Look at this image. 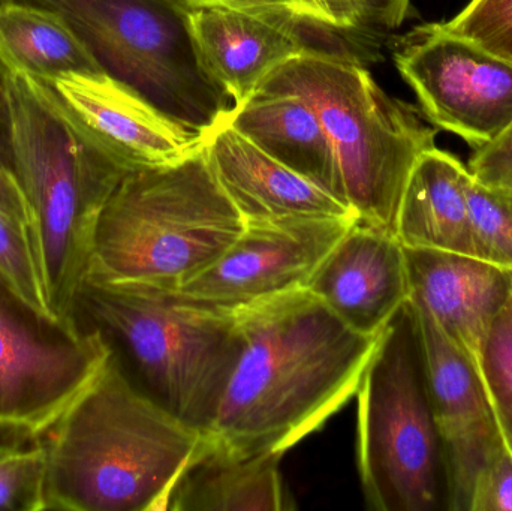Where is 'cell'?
Returning a JSON list of instances; mask_svg holds the SVG:
<instances>
[{
    "label": "cell",
    "mask_w": 512,
    "mask_h": 511,
    "mask_svg": "<svg viewBox=\"0 0 512 511\" xmlns=\"http://www.w3.org/2000/svg\"><path fill=\"white\" fill-rule=\"evenodd\" d=\"M234 315L242 347L198 453L285 455L357 395L381 335H361L306 287Z\"/></svg>",
    "instance_id": "obj_1"
},
{
    "label": "cell",
    "mask_w": 512,
    "mask_h": 511,
    "mask_svg": "<svg viewBox=\"0 0 512 511\" xmlns=\"http://www.w3.org/2000/svg\"><path fill=\"white\" fill-rule=\"evenodd\" d=\"M0 114L30 209V240L51 323L78 326L96 225L131 173L65 107L50 84L0 54Z\"/></svg>",
    "instance_id": "obj_2"
},
{
    "label": "cell",
    "mask_w": 512,
    "mask_h": 511,
    "mask_svg": "<svg viewBox=\"0 0 512 511\" xmlns=\"http://www.w3.org/2000/svg\"><path fill=\"white\" fill-rule=\"evenodd\" d=\"M41 437L44 510L167 511L203 432L144 393L111 350Z\"/></svg>",
    "instance_id": "obj_3"
},
{
    "label": "cell",
    "mask_w": 512,
    "mask_h": 511,
    "mask_svg": "<svg viewBox=\"0 0 512 511\" xmlns=\"http://www.w3.org/2000/svg\"><path fill=\"white\" fill-rule=\"evenodd\" d=\"M245 227L203 146L120 182L99 216L86 279L177 290L216 263Z\"/></svg>",
    "instance_id": "obj_4"
},
{
    "label": "cell",
    "mask_w": 512,
    "mask_h": 511,
    "mask_svg": "<svg viewBox=\"0 0 512 511\" xmlns=\"http://www.w3.org/2000/svg\"><path fill=\"white\" fill-rule=\"evenodd\" d=\"M256 92L292 93L324 126L357 221L396 234L397 213L415 164L436 147L435 126L388 95L352 57L307 48L276 69Z\"/></svg>",
    "instance_id": "obj_5"
},
{
    "label": "cell",
    "mask_w": 512,
    "mask_h": 511,
    "mask_svg": "<svg viewBox=\"0 0 512 511\" xmlns=\"http://www.w3.org/2000/svg\"><path fill=\"white\" fill-rule=\"evenodd\" d=\"M78 308L126 356L129 377L144 393L183 422L207 428L242 347L234 311L173 290L93 279L83 282Z\"/></svg>",
    "instance_id": "obj_6"
},
{
    "label": "cell",
    "mask_w": 512,
    "mask_h": 511,
    "mask_svg": "<svg viewBox=\"0 0 512 511\" xmlns=\"http://www.w3.org/2000/svg\"><path fill=\"white\" fill-rule=\"evenodd\" d=\"M355 396L358 473L370 509L445 510L444 455L409 302L379 336Z\"/></svg>",
    "instance_id": "obj_7"
},
{
    "label": "cell",
    "mask_w": 512,
    "mask_h": 511,
    "mask_svg": "<svg viewBox=\"0 0 512 511\" xmlns=\"http://www.w3.org/2000/svg\"><path fill=\"white\" fill-rule=\"evenodd\" d=\"M62 15L107 74L206 135L230 96L201 68L183 0H15Z\"/></svg>",
    "instance_id": "obj_8"
},
{
    "label": "cell",
    "mask_w": 512,
    "mask_h": 511,
    "mask_svg": "<svg viewBox=\"0 0 512 511\" xmlns=\"http://www.w3.org/2000/svg\"><path fill=\"white\" fill-rule=\"evenodd\" d=\"M394 65L417 96L421 114L472 149L501 135L512 122V65L441 23L400 36Z\"/></svg>",
    "instance_id": "obj_9"
},
{
    "label": "cell",
    "mask_w": 512,
    "mask_h": 511,
    "mask_svg": "<svg viewBox=\"0 0 512 511\" xmlns=\"http://www.w3.org/2000/svg\"><path fill=\"white\" fill-rule=\"evenodd\" d=\"M0 300V429L41 437L89 386L111 354L92 327H53ZM54 326V324H53Z\"/></svg>",
    "instance_id": "obj_10"
},
{
    "label": "cell",
    "mask_w": 512,
    "mask_h": 511,
    "mask_svg": "<svg viewBox=\"0 0 512 511\" xmlns=\"http://www.w3.org/2000/svg\"><path fill=\"white\" fill-rule=\"evenodd\" d=\"M355 218L248 222L212 266L180 285L183 299L222 311L304 288Z\"/></svg>",
    "instance_id": "obj_11"
},
{
    "label": "cell",
    "mask_w": 512,
    "mask_h": 511,
    "mask_svg": "<svg viewBox=\"0 0 512 511\" xmlns=\"http://www.w3.org/2000/svg\"><path fill=\"white\" fill-rule=\"evenodd\" d=\"M423 357L427 393L444 455L447 511H468L472 486L505 449L480 369L420 305L409 300Z\"/></svg>",
    "instance_id": "obj_12"
},
{
    "label": "cell",
    "mask_w": 512,
    "mask_h": 511,
    "mask_svg": "<svg viewBox=\"0 0 512 511\" xmlns=\"http://www.w3.org/2000/svg\"><path fill=\"white\" fill-rule=\"evenodd\" d=\"M72 116L132 170L177 164L204 146L206 135L162 113L107 72L42 78Z\"/></svg>",
    "instance_id": "obj_13"
},
{
    "label": "cell",
    "mask_w": 512,
    "mask_h": 511,
    "mask_svg": "<svg viewBox=\"0 0 512 511\" xmlns=\"http://www.w3.org/2000/svg\"><path fill=\"white\" fill-rule=\"evenodd\" d=\"M306 288L361 335L379 336L411 300L405 246L396 234L355 221Z\"/></svg>",
    "instance_id": "obj_14"
},
{
    "label": "cell",
    "mask_w": 512,
    "mask_h": 511,
    "mask_svg": "<svg viewBox=\"0 0 512 511\" xmlns=\"http://www.w3.org/2000/svg\"><path fill=\"white\" fill-rule=\"evenodd\" d=\"M297 18L230 6H192L189 29L201 68L242 104L289 59L307 50Z\"/></svg>",
    "instance_id": "obj_15"
},
{
    "label": "cell",
    "mask_w": 512,
    "mask_h": 511,
    "mask_svg": "<svg viewBox=\"0 0 512 511\" xmlns=\"http://www.w3.org/2000/svg\"><path fill=\"white\" fill-rule=\"evenodd\" d=\"M405 252L411 300L478 366L487 333L512 297V272L468 255Z\"/></svg>",
    "instance_id": "obj_16"
},
{
    "label": "cell",
    "mask_w": 512,
    "mask_h": 511,
    "mask_svg": "<svg viewBox=\"0 0 512 511\" xmlns=\"http://www.w3.org/2000/svg\"><path fill=\"white\" fill-rule=\"evenodd\" d=\"M204 149L246 224L289 218L357 219L339 198L262 152L224 117L207 132Z\"/></svg>",
    "instance_id": "obj_17"
},
{
    "label": "cell",
    "mask_w": 512,
    "mask_h": 511,
    "mask_svg": "<svg viewBox=\"0 0 512 511\" xmlns=\"http://www.w3.org/2000/svg\"><path fill=\"white\" fill-rule=\"evenodd\" d=\"M468 167L433 147L409 176L397 213L396 236L405 248L432 249L478 258L469 213Z\"/></svg>",
    "instance_id": "obj_18"
},
{
    "label": "cell",
    "mask_w": 512,
    "mask_h": 511,
    "mask_svg": "<svg viewBox=\"0 0 512 511\" xmlns=\"http://www.w3.org/2000/svg\"><path fill=\"white\" fill-rule=\"evenodd\" d=\"M224 120L262 152L345 203L330 138L300 96L255 92L242 104L233 105Z\"/></svg>",
    "instance_id": "obj_19"
},
{
    "label": "cell",
    "mask_w": 512,
    "mask_h": 511,
    "mask_svg": "<svg viewBox=\"0 0 512 511\" xmlns=\"http://www.w3.org/2000/svg\"><path fill=\"white\" fill-rule=\"evenodd\" d=\"M283 455L198 453L167 504L173 511H286L295 503L280 473Z\"/></svg>",
    "instance_id": "obj_20"
},
{
    "label": "cell",
    "mask_w": 512,
    "mask_h": 511,
    "mask_svg": "<svg viewBox=\"0 0 512 511\" xmlns=\"http://www.w3.org/2000/svg\"><path fill=\"white\" fill-rule=\"evenodd\" d=\"M0 54L41 78L105 72L62 15L15 0L0 6Z\"/></svg>",
    "instance_id": "obj_21"
},
{
    "label": "cell",
    "mask_w": 512,
    "mask_h": 511,
    "mask_svg": "<svg viewBox=\"0 0 512 511\" xmlns=\"http://www.w3.org/2000/svg\"><path fill=\"white\" fill-rule=\"evenodd\" d=\"M298 17L316 27L381 41L412 17V0H295Z\"/></svg>",
    "instance_id": "obj_22"
},
{
    "label": "cell",
    "mask_w": 512,
    "mask_h": 511,
    "mask_svg": "<svg viewBox=\"0 0 512 511\" xmlns=\"http://www.w3.org/2000/svg\"><path fill=\"white\" fill-rule=\"evenodd\" d=\"M478 258L512 272V191L466 182Z\"/></svg>",
    "instance_id": "obj_23"
},
{
    "label": "cell",
    "mask_w": 512,
    "mask_h": 511,
    "mask_svg": "<svg viewBox=\"0 0 512 511\" xmlns=\"http://www.w3.org/2000/svg\"><path fill=\"white\" fill-rule=\"evenodd\" d=\"M478 369L502 440L512 455V297L487 333Z\"/></svg>",
    "instance_id": "obj_24"
},
{
    "label": "cell",
    "mask_w": 512,
    "mask_h": 511,
    "mask_svg": "<svg viewBox=\"0 0 512 511\" xmlns=\"http://www.w3.org/2000/svg\"><path fill=\"white\" fill-rule=\"evenodd\" d=\"M0 282L21 305L51 323L29 230L3 210H0Z\"/></svg>",
    "instance_id": "obj_25"
},
{
    "label": "cell",
    "mask_w": 512,
    "mask_h": 511,
    "mask_svg": "<svg viewBox=\"0 0 512 511\" xmlns=\"http://www.w3.org/2000/svg\"><path fill=\"white\" fill-rule=\"evenodd\" d=\"M45 456L30 449L0 444V511H44Z\"/></svg>",
    "instance_id": "obj_26"
},
{
    "label": "cell",
    "mask_w": 512,
    "mask_h": 511,
    "mask_svg": "<svg viewBox=\"0 0 512 511\" xmlns=\"http://www.w3.org/2000/svg\"><path fill=\"white\" fill-rule=\"evenodd\" d=\"M445 29L512 65V0H469Z\"/></svg>",
    "instance_id": "obj_27"
},
{
    "label": "cell",
    "mask_w": 512,
    "mask_h": 511,
    "mask_svg": "<svg viewBox=\"0 0 512 511\" xmlns=\"http://www.w3.org/2000/svg\"><path fill=\"white\" fill-rule=\"evenodd\" d=\"M468 511H512V455L507 447L478 474Z\"/></svg>",
    "instance_id": "obj_28"
},
{
    "label": "cell",
    "mask_w": 512,
    "mask_h": 511,
    "mask_svg": "<svg viewBox=\"0 0 512 511\" xmlns=\"http://www.w3.org/2000/svg\"><path fill=\"white\" fill-rule=\"evenodd\" d=\"M468 171L481 185L512 191V122L495 140L474 149Z\"/></svg>",
    "instance_id": "obj_29"
},
{
    "label": "cell",
    "mask_w": 512,
    "mask_h": 511,
    "mask_svg": "<svg viewBox=\"0 0 512 511\" xmlns=\"http://www.w3.org/2000/svg\"><path fill=\"white\" fill-rule=\"evenodd\" d=\"M0 210L8 213L11 218L29 230V204L12 165L11 153H9L8 141L3 129L2 114H0Z\"/></svg>",
    "instance_id": "obj_30"
},
{
    "label": "cell",
    "mask_w": 512,
    "mask_h": 511,
    "mask_svg": "<svg viewBox=\"0 0 512 511\" xmlns=\"http://www.w3.org/2000/svg\"><path fill=\"white\" fill-rule=\"evenodd\" d=\"M183 2L194 6H230V8L276 12V14L289 15L300 20L295 0H183Z\"/></svg>",
    "instance_id": "obj_31"
},
{
    "label": "cell",
    "mask_w": 512,
    "mask_h": 511,
    "mask_svg": "<svg viewBox=\"0 0 512 511\" xmlns=\"http://www.w3.org/2000/svg\"><path fill=\"white\" fill-rule=\"evenodd\" d=\"M11 2V0H0V6L5 5V3Z\"/></svg>",
    "instance_id": "obj_32"
}]
</instances>
